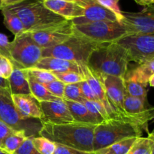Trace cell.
<instances>
[{
    "instance_id": "obj_1",
    "label": "cell",
    "mask_w": 154,
    "mask_h": 154,
    "mask_svg": "<svg viewBox=\"0 0 154 154\" xmlns=\"http://www.w3.org/2000/svg\"><path fill=\"white\" fill-rule=\"evenodd\" d=\"M39 136L49 139L55 144L81 151L93 153L94 129L96 125L72 123L52 124L42 123Z\"/></svg>"
},
{
    "instance_id": "obj_2",
    "label": "cell",
    "mask_w": 154,
    "mask_h": 154,
    "mask_svg": "<svg viewBox=\"0 0 154 154\" xmlns=\"http://www.w3.org/2000/svg\"><path fill=\"white\" fill-rule=\"evenodd\" d=\"M130 60L126 50L117 42L102 44L90 54L87 66L98 74L124 78Z\"/></svg>"
},
{
    "instance_id": "obj_3",
    "label": "cell",
    "mask_w": 154,
    "mask_h": 154,
    "mask_svg": "<svg viewBox=\"0 0 154 154\" xmlns=\"http://www.w3.org/2000/svg\"><path fill=\"white\" fill-rule=\"evenodd\" d=\"M7 7L19 17L26 32L48 29L69 20L47 8L43 0H24Z\"/></svg>"
},
{
    "instance_id": "obj_4",
    "label": "cell",
    "mask_w": 154,
    "mask_h": 154,
    "mask_svg": "<svg viewBox=\"0 0 154 154\" xmlns=\"http://www.w3.org/2000/svg\"><path fill=\"white\" fill-rule=\"evenodd\" d=\"M142 131L139 126L128 120L120 117L110 118L95 127L93 150L96 151L127 138H139Z\"/></svg>"
},
{
    "instance_id": "obj_5",
    "label": "cell",
    "mask_w": 154,
    "mask_h": 154,
    "mask_svg": "<svg viewBox=\"0 0 154 154\" xmlns=\"http://www.w3.org/2000/svg\"><path fill=\"white\" fill-rule=\"evenodd\" d=\"M101 45L102 44L87 38L74 29L73 35L66 42L42 49V57H55L87 65L90 54Z\"/></svg>"
},
{
    "instance_id": "obj_6",
    "label": "cell",
    "mask_w": 154,
    "mask_h": 154,
    "mask_svg": "<svg viewBox=\"0 0 154 154\" xmlns=\"http://www.w3.org/2000/svg\"><path fill=\"white\" fill-rule=\"evenodd\" d=\"M0 120L14 130L24 132L29 138L39 136L42 126L40 120L24 118L18 113L7 89H0Z\"/></svg>"
},
{
    "instance_id": "obj_7",
    "label": "cell",
    "mask_w": 154,
    "mask_h": 154,
    "mask_svg": "<svg viewBox=\"0 0 154 154\" xmlns=\"http://www.w3.org/2000/svg\"><path fill=\"white\" fill-rule=\"evenodd\" d=\"M42 57V49L34 42L30 32H24L10 42V60L19 69L34 68Z\"/></svg>"
},
{
    "instance_id": "obj_8",
    "label": "cell",
    "mask_w": 154,
    "mask_h": 154,
    "mask_svg": "<svg viewBox=\"0 0 154 154\" xmlns=\"http://www.w3.org/2000/svg\"><path fill=\"white\" fill-rule=\"evenodd\" d=\"M74 29L87 38L100 44L117 42L126 35V29L118 21H98L74 25Z\"/></svg>"
},
{
    "instance_id": "obj_9",
    "label": "cell",
    "mask_w": 154,
    "mask_h": 154,
    "mask_svg": "<svg viewBox=\"0 0 154 154\" xmlns=\"http://www.w3.org/2000/svg\"><path fill=\"white\" fill-rule=\"evenodd\" d=\"M114 42L126 50L130 62L139 65L154 58V35H130Z\"/></svg>"
},
{
    "instance_id": "obj_10",
    "label": "cell",
    "mask_w": 154,
    "mask_h": 154,
    "mask_svg": "<svg viewBox=\"0 0 154 154\" xmlns=\"http://www.w3.org/2000/svg\"><path fill=\"white\" fill-rule=\"evenodd\" d=\"M120 23L130 35H154V5L145 7L138 12H123Z\"/></svg>"
},
{
    "instance_id": "obj_11",
    "label": "cell",
    "mask_w": 154,
    "mask_h": 154,
    "mask_svg": "<svg viewBox=\"0 0 154 154\" xmlns=\"http://www.w3.org/2000/svg\"><path fill=\"white\" fill-rule=\"evenodd\" d=\"M74 33V24L67 20L54 27L42 31L30 32L34 42L42 49L60 45L69 38Z\"/></svg>"
},
{
    "instance_id": "obj_12",
    "label": "cell",
    "mask_w": 154,
    "mask_h": 154,
    "mask_svg": "<svg viewBox=\"0 0 154 154\" xmlns=\"http://www.w3.org/2000/svg\"><path fill=\"white\" fill-rule=\"evenodd\" d=\"M84 8V15L72 20L74 25H82L98 21H118L117 16L96 0H77ZM119 22V21H118Z\"/></svg>"
},
{
    "instance_id": "obj_13",
    "label": "cell",
    "mask_w": 154,
    "mask_h": 154,
    "mask_svg": "<svg viewBox=\"0 0 154 154\" xmlns=\"http://www.w3.org/2000/svg\"><path fill=\"white\" fill-rule=\"evenodd\" d=\"M39 103L43 114L42 123L64 124L74 122L70 111L63 99Z\"/></svg>"
},
{
    "instance_id": "obj_14",
    "label": "cell",
    "mask_w": 154,
    "mask_h": 154,
    "mask_svg": "<svg viewBox=\"0 0 154 154\" xmlns=\"http://www.w3.org/2000/svg\"><path fill=\"white\" fill-rule=\"evenodd\" d=\"M99 75L105 88L108 100L112 106L118 112V114H126L123 108L125 96L124 78L102 74Z\"/></svg>"
},
{
    "instance_id": "obj_15",
    "label": "cell",
    "mask_w": 154,
    "mask_h": 154,
    "mask_svg": "<svg viewBox=\"0 0 154 154\" xmlns=\"http://www.w3.org/2000/svg\"><path fill=\"white\" fill-rule=\"evenodd\" d=\"M84 77H85L86 81L88 82L89 85L90 86L91 89L93 90L94 94L96 95L98 100L105 107L110 118L115 117L117 115V111H116L115 108L112 106L111 102L108 100L106 91H105V88L104 87V84L99 74L95 72L89 66H86Z\"/></svg>"
},
{
    "instance_id": "obj_16",
    "label": "cell",
    "mask_w": 154,
    "mask_h": 154,
    "mask_svg": "<svg viewBox=\"0 0 154 154\" xmlns=\"http://www.w3.org/2000/svg\"><path fill=\"white\" fill-rule=\"evenodd\" d=\"M86 66L85 64L55 57H42L34 68L45 69L51 72H75L84 76Z\"/></svg>"
},
{
    "instance_id": "obj_17",
    "label": "cell",
    "mask_w": 154,
    "mask_h": 154,
    "mask_svg": "<svg viewBox=\"0 0 154 154\" xmlns=\"http://www.w3.org/2000/svg\"><path fill=\"white\" fill-rule=\"evenodd\" d=\"M11 99L17 111L24 118L40 120L42 119L40 103L32 95H11Z\"/></svg>"
},
{
    "instance_id": "obj_18",
    "label": "cell",
    "mask_w": 154,
    "mask_h": 154,
    "mask_svg": "<svg viewBox=\"0 0 154 154\" xmlns=\"http://www.w3.org/2000/svg\"><path fill=\"white\" fill-rule=\"evenodd\" d=\"M43 2L47 8L66 20H72L84 15V7L77 2L62 0H43Z\"/></svg>"
},
{
    "instance_id": "obj_19",
    "label": "cell",
    "mask_w": 154,
    "mask_h": 154,
    "mask_svg": "<svg viewBox=\"0 0 154 154\" xmlns=\"http://www.w3.org/2000/svg\"><path fill=\"white\" fill-rule=\"evenodd\" d=\"M8 81L11 95L31 94L28 82V75L25 69L14 68L13 72Z\"/></svg>"
},
{
    "instance_id": "obj_20",
    "label": "cell",
    "mask_w": 154,
    "mask_h": 154,
    "mask_svg": "<svg viewBox=\"0 0 154 154\" xmlns=\"http://www.w3.org/2000/svg\"><path fill=\"white\" fill-rule=\"evenodd\" d=\"M63 100L70 111L74 122L91 125H98L101 123V122L88 111V109L83 103L66 100V99Z\"/></svg>"
},
{
    "instance_id": "obj_21",
    "label": "cell",
    "mask_w": 154,
    "mask_h": 154,
    "mask_svg": "<svg viewBox=\"0 0 154 154\" xmlns=\"http://www.w3.org/2000/svg\"><path fill=\"white\" fill-rule=\"evenodd\" d=\"M153 74L154 58L139 64L132 70L128 71L125 75L124 80L148 84L149 79Z\"/></svg>"
},
{
    "instance_id": "obj_22",
    "label": "cell",
    "mask_w": 154,
    "mask_h": 154,
    "mask_svg": "<svg viewBox=\"0 0 154 154\" xmlns=\"http://www.w3.org/2000/svg\"><path fill=\"white\" fill-rule=\"evenodd\" d=\"M2 14L4 17V24L6 28L11 32L14 35L17 36L25 32L23 24L19 18V17L14 13L8 7L2 9Z\"/></svg>"
},
{
    "instance_id": "obj_23",
    "label": "cell",
    "mask_w": 154,
    "mask_h": 154,
    "mask_svg": "<svg viewBox=\"0 0 154 154\" xmlns=\"http://www.w3.org/2000/svg\"><path fill=\"white\" fill-rule=\"evenodd\" d=\"M28 82L29 86L30 92H31V95H32L35 98L38 102H51V101H57L59 100V99H61L54 96L52 93H51L47 90V88L43 84L36 81L35 80L33 79L29 75Z\"/></svg>"
},
{
    "instance_id": "obj_24",
    "label": "cell",
    "mask_w": 154,
    "mask_h": 154,
    "mask_svg": "<svg viewBox=\"0 0 154 154\" xmlns=\"http://www.w3.org/2000/svg\"><path fill=\"white\" fill-rule=\"evenodd\" d=\"M138 138H130L93 152V154H127Z\"/></svg>"
},
{
    "instance_id": "obj_25",
    "label": "cell",
    "mask_w": 154,
    "mask_h": 154,
    "mask_svg": "<svg viewBox=\"0 0 154 154\" xmlns=\"http://www.w3.org/2000/svg\"><path fill=\"white\" fill-rule=\"evenodd\" d=\"M26 138L28 137L23 131H14L2 141L0 148L5 150L8 153L13 154L20 147Z\"/></svg>"
},
{
    "instance_id": "obj_26",
    "label": "cell",
    "mask_w": 154,
    "mask_h": 154,
    "mask_svg": "<svg viewBox=\"0 0 154 154\" xmlns=\"http://www.w3.org/2000/svg\"><path fill=\"white\" fill-rule=\"evenodd\" d=\"M147 99H141L138 98L126 95L125 93L123 108L125 112L129 114H136L143 112L150 108Z\"/></svg>"
},
{
    "instance_id": "obj_27",
    "label": "cell",
    "mask_w": 154,
    "mask_h": 154,
    "mask_svg": "<svg viewBox=\"0 0 154 154\" xmlns=\"http://www.w3.org/2000/svg\"><path fill=\"white\" fill-rule=\"evenodd\" d=\"M154 145V138L150 136L137 138L127 154H150Z\"/></svg>"
},
{
    "instance_id": "obj_28",
    "label": "cell",
    "mask_w": 154,
    "mask_h": 154,
    "mask_svg": "<svg viewBox=\"0 0 154 154\" xmlns=\"http://www.w3.org/2000/svg\"><path fill=\"white\" fill-rule=\"evenodd\" d=\"M125 93L132 97L141 99H147V84L130 81H124Z\"/></svg>"
},
{
    "instance_id": "obj_29",
    "label": "cell",
    "mask_w": 154,
    "mask_h": 154,
    "mask_svg": "<svg viewBox=\"0 0 154 154\" xmlns=\"http://www.w3.org/2000/svg\"><path fill=\"white\" fill-rule=\"evenodd\" d=\"M83 104L85 105L86 108L88 109V111L93 116H95L101 123L110 119V117L108 116L105 107L103 106V105L101 102L90 101L84 99V101H83Z\"/></svg>"
},
{
    "instance_id": "obj_30",
    "label": "cell",
    "mask_w": 154,
    "mask_h": 154,
    "mask_svg": "<svg viewBox=\"0 0 154 154\" xmlns=\"http://www.w3.org/2000/svg\"><path fill=\"white\" fill-rule=\"evenodd\" d=\"M32 141L35 148L41 154H54L55 152L57 144L48 138L37 136L32 138Z\"/></svg>"
},
{
    "instance_id": "obj_31",
    "label": "cell",
    "mask_w": 154,
    "mask_h": 154,
    "mask_svg": "<svg viewBox=\"0 0 154 154\" xmlns=\"http://www.w3.org/2000/svg\"><path fill=\"white\" fill-rule=\"evenodd\" d=\"M26 71L30 77L42 84H48L57 80V78L52 72L45 69L31 68V69H26Z\"/></svg>"
},
{
    "instance_id": "obj_32",
    "label": "cell",
    "mask_w": 154,
    "mask_h": 154,
    "mask_svg": "<svg viewBox=\"0 0 154 154\" xmlns=\"http://www.w3.org/2000/svg\"><path fill=\"white\" fill-rule=\"evenodd\" d=\"M66 100L83 103L84 97L80 89L79 83L73 84H66L64 90V99Z\"/></svg>"
},
{
    "instance_id": "obj_33",
    "label": "cell",
    "mask_w": 154,
    "mask_h": 154,
    "mask_svg": "<svg viewBox=\"0 0 154 154\" xmlns=\"http://www.w3.org/2000/svg\"><path fill=\"white\" fill-rule=\"evenodd\" d=\"M57 80L60 81L65 84H78L84 81L85 78L81 74L75 72H52Z\"/></svg>"
},
{
    "instance_id": "obj_34",
    "label": "cell",
    "mask_w": 154,
    "mask_h": 154,
    "mask_svg": "<svg viewBox=\"0 0 154 154\" xmlns=\"http://www.w3.org/2000/svg\"><path fill=\"white\" fill-rule=\"evenodd\" d=\"M43 85L46 87L47 90L50 93H52L56 97L61 99H64V90L66 84H63V82L57 79L55 81L48 83V84H43Z\"/></svg>"
},
{
    "instance_id": "obj_35",
    "label": "cell",
    "mask_w": 154,
    "mask_h": 154,
    "mask_svg": "<svg viewBox=\"0 0 154 154\" xmlns=\"http://www.w3.org/2000/svg\"><path fill=\"white\" fill-rule=\"evenodd\" d=\"M96 1L107 9L112 11L117 16L119 22H121L123 18V11L118 5L119 1L117 0H96Z\"/></svg>"
},
{
    "instance_id": "obj_36",
    "label": "cell",
    "mask_w": 154,
    "mask_h": 154,
    "mask_svg": "<svg viewBox=\"0 0 154 154\" xmlns=\"http://www.w3.org/2000/svg\"><path fill=\"white\" fill-rule=\"evenodd\" d=\"M14 68L11 60L0 54V78L8 79L13 72Z\"/></svg>"
},
{
    "instance_id": "obj_37",
    "label": "cell",
    "mask_w": 154,
    "mask_h": 154,
    "mask_svg": "<svg viewBox=\"0 0 154 154\" xmlns=\"http://www.w3.org/2000/svg\"><path fill=\"white\" fill-rule=\"evenodd\" d=\"M13 154H41L35 148L32 144V138H26L23 142L20 147L16 150Z\"/></svg>"
},
{
    "instance_id": "obj_38",
    "label": "cell",
    "mask_w": 154,
    "mask_h": 154,
    "mask_svg": "<svg viewBox=\"0 0 154 154\" xmlns=\"http://www.w3.org/2000/svg\"><path fill=\"white\" fill-rule=\"evenodd\" d=\"M79 86L84 99L90 101H94V102H99L97 98H96V95L93 93V90L91 89L90 86L89 85L88 82L86 80L80 82Z\"/></svg>"
},
{
    "instance_id": "obj_39",
    "label": "cell",
    "mask_w": 154,
    "mask_h": 154,
    "mask_svg": "<svg viewBox=\"0 0 154 154\" xmlns=\"http://www.w3.org/2000/svg\"><path fill=\"white\" fill-rule=\"evenodd\" d=\"M10 42L7 36L0 33V54L10 60Z\"/></svg>"
},
{
    "instance_id": "obj_40",
    "label": "cell",
    "mask_w": 154,
    "mask_h": 154,
    "mask_svg": "<svg viewBox=\"0 0 154 154\" xmlns=\"http://www.w3.org/2000/svg\"><path fill=\"white\" fill-rule=\"evenodd\" d=\"M54 154H93V153L81 151V150H76V149L57 144V147H56L55 152Z\"/></svg>"
},
{
    "instance_id": "obj_41",
    "label": "cell",
    "mask_w": 154,
    "mask_h": 154,
    "mask_svg": "<svg viewBox=\"0 0 154 154\" xmlns=\"http://www.w3.org/2000/svg\"><path fill=\"white\" fill-rule=\"evenodd\" d=\"M14 131L15 130L11 129L6 123L0 120V146H1L2 141Z\"/></svg>"
},
{
    "instance_id": "obj_42",
    "label": "cell",
    "mask_w": 154,
    "mask_h": 154,
    "mask_svg": "<svg viewBox=\"0 0 154 154\" xmlns=\"http://www.w3.org/2000/svg\"><path fill=\"white\" fill-rule=\"evenodd\" d=\"M135 1L138 5L144 6V7L154 5V0H135Z\"/></svg>"
},
{
    "instance_id": "obj_43",
    "label": "cell",
    "mask_w": 154,
    "mask_h": 154,
    "mask_svg": "<svg viewBox=\"0 0 154 154\" xmlns=\"http://www.w3.org/2000/svg\"><path fill=\"white\" fill-rule=\"evenodd\" d=\"M24 1V0H6V7L9 5H12L17 4L20 2Z\"/></svg>"
},
{
    "instance_id": "obj_44",
    "label": "cell",
    "mask_w": 154,
    "mask_h": 154,
    "mask_svg": "<svg viewBox=\"0 0 154 154\" xmlns=\"http://www.w3.org/2000/svg\"><path fill=\"white\" fill-rule=\"evenodd\" d=\"M148 84H150V87H154V74L153 75H152L151 77H150V78L149 79V81H148Z\"/></svg>"
},
{
    "instance_id": "obj_45",
    "label": "cell",
    "mask_w": 154,
    "mask_h": 154,
    "mask_svg": "<svg viewBox=\"0 0 154 154\" xmlns=\"http://www.w3.org/2000/svg\"><path fill=\"white\" fill-rule=\"evenodd\" d=\"M6 7V0H0V10Z\"/></svg>"
},
{
    "instance_id": "obj_46",
    "label": "cell",
    "mask_w": 154,
    "mask_h": 154,
    "mask_svg": "<svg viewBox=\"0 0 154 154\" xmlns=\"http://www.w3.org/2000/svg\"><path fill=\"white\" fill-rule=\"evenodd\" d=\"M0 154H11V153H9L8 152H6L5 150H2V148H0Z\"/></svg>"
},
{
    "instance_id": "obj_47",
    "label": "cell",
    "mask_w": 154,
    "mask_h": 154,
    "mask_svg": "<svg viewBox=\"0 0 154 154\" xmlns=\"http://www.w3.org/2000/svg\"><path fill=\"white\" fill-rule=\"evenodd\" d=\"M148 135H149V136L152 137V138H154V129H153V130L152 131L151 133H149V134H148Z\"/></svg>"
},
{
    "instance_id": "obj_48",
    "label": "cell",
    "mask_w": 154,
    "mask_h": 154,
    "mask_svg": "<svg viewBox=\"0 0 154 154\" xmlns=\"http://www.w3.org/2000/svg\"><path fill=\"white\" fill-rule=\"evenodd\" d=\"M62 1H66V2H76L77 0H62Z\"/></svg>"
},
{
    "instance_id": "obj_49",
    "label": "cell",
    "mask_w": 154,
    "mask_h": 154,
    "mask_svg": "<svg viewBox=\"0 0 154 154\" xmlns=\"http://www.w3.org/2000/svg\"><path fill=\"white\" fill-rule=\"evenodd\" d=\"M150 154H154V145H153V150H152V151H151V153H150Z\"/></svg>"
},
{
    "instance_id": "obj_50",
    "label": "cell",
    "mask_w": 154,
    "mask_h": 154,
    "mask_svg": "<svg viewBox=\"0 0 154 154\" xmlns=\"http://www.w3.org/2000/svg\"><path fill=\"white\" fill-rule=\"evenodd\" d=\"M117 1H120V0H117Z\"/></svg>"
}]
</instances>
